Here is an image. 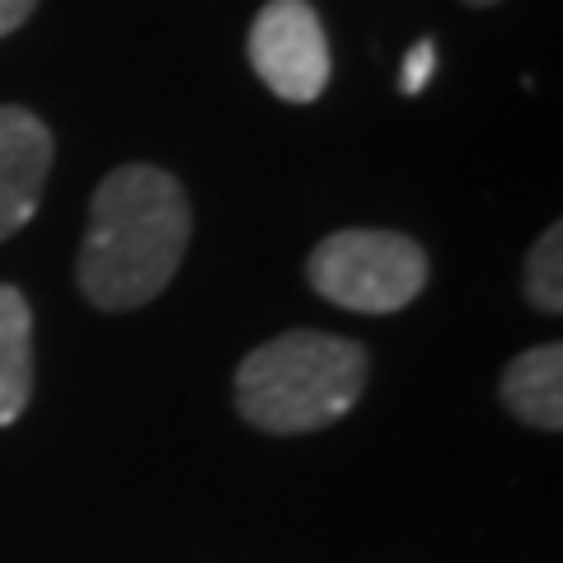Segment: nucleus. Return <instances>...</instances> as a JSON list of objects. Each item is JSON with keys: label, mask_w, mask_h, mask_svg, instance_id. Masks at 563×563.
<instances>
[{"label": "nucleus", "mask_w": 563, "mask_h": 563, "mask_svg": "<svg viewBox=\"0 0 563 563\" xmlns=\"http://www.w3.org/2000/svg\"><path fill=\"white\" fill-rule=\"evenodd\" d=\"M192 211L174 174L122 165L95 188L90 231L80 244V291L99 310H136L179 273Z\"/></svg>", "instance_id": "1"}, {"label": "nucleus", "mask_w": 563, "mask_h": 563, "mask_svg": "<svg viewBox=\"0 0 563 563\" xmlns=\"http://www.w3.org/2000/svg\"><path fill=\"white\" fill-rule=\"evenodd\" d=\"M366 385V352L314 329L277 333L254 347L235 372L240 413L263 432H320L357 404Z\"/></svg>", "instance_id": "2"}, {"label": "nucleus", "mask_w": 563, "mask_h": 563, "mask_svg": "<svg viewBox=\"0 0 563 563\" xmlns=\"http://www.w3.org/2000/svg\"><path fill=\"white\" fill-rule=\"evenodd\" d=\"M314 291L343 310H404L428 282V254L395 231H339L310 254Z\"/></svg>", "instance_id": "3"}, {"label": "nucleus", "mask_w": 563, "mask_h": 563, "mask_svg": "<svg viewBox=\"0 0 563 563\" xmlns=\"http://www.w3.org/2000/svg\"><path fill=\"white\" fill-rule=\"evenodd\" d=\"M250 62L277 99H320L329 85V43L320 14L306 0H268L250 33Z\"/></svg>", "instance_id": "4"}, {"label": "nucleus", "mask_w": 563, "mask_h": 563, "mask_svg": "<svg viewBox=\"0 0 563 563\" xmlns=\"http://www.w3.org/2000/svg\"><path fill=\"white\" fill-rule=\"evenodd\" d=\"M52 169V132L29 109L0 103V240L24 231L43 202Z\"/></svg>", "instance_id": "5"}, {"label": "nucleus", "mask_w": 563, "mask_h": 563, "mask_svg": "<svg viewBox=\"0 0 563 563\" xmlns=\"http://www.w3.org/2000/svg\"><path fill=\"white\" fill-rule=\"evenodd\" d=\"M503 404L521 422H531V428L559 432L563 428V347L544 343L521 352L503 372Z\"/></svg>", "instance_id": "6"}, {"label": "nucleus", "mask_w": 563, "mask_h": 563, "mask_svg": "<svg viewBox=\"0 0 563 563\" xmlns=\"http://www.w3.org/2000/svg\"><path fill=\"white\" fill-rule=\"evenodd\" d=\"M33 390V314L14 287H0V428L24 413Z\"/></svg>", "instance_id": "7"}, {"label": "nucleus", "mask_w": 563, "mask_h": 563, "mask_svg": "<svg viewBox=\"0 0 563 563\" xmlns=\"http://www.w3.org/2000/svg\"><path fill=\"white\" fill-rule=\"evenodd\" d=\"M526 296H531V306L544 314L563 310V231L559 225H550L531 250V263H526Z\"/></svg>", "instance_id": "8"}, {"label": "nucleus", "mask_w": 563, "mask_h": 563, "mask_svg": "<svg viewBox=\"0 0 563 563\" xmlns=\"http://www.w3.org/2000/svg\"><path fill=\"white\" fill-rule=\"evenodd\" d=\"M432 70H437V43L422 38V43L409 47V57H404L399 90H404V95H422V90H428V80H432Z\"/></svg>", "instance_id": "9"}, {"label": "nucleus", "mask_w": 563, "mask_h": 563, "mask_svg": "<svg viewBox=\"0 0 563 563\" xmlns=\"http://www.w3.org/2000/svg\"><path fill=\"white\" fill-rule=\"evenodd\" d=\"M33 5H38V0H0V38L20 29L29 14H33Z\"/></svg>", "instance_id": "10"}, {"label": "nucleus", "mask_w": 563, "mask_h": 563, "mask_svg": "<svg viewBox=\"0 0 563 563\" xmlns=\"http://www.w3.org/2000/svg\"><path fill=\"white\" fill-rule=\"evenodd\" d=\"M465 5H493V0H465Z\"/></svg>", "instance_id": "11"}]
</instances>
